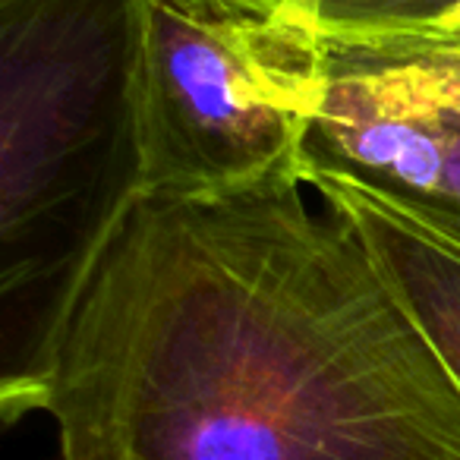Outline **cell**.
I'll list each match as a JSON object with an SVG mask.
<instances>
[{
    "label": "cell",
    "instance_id": "obj_5",
    "mask_svg": "<svg viewBox=\"0 0 460 460\" xmlns=\"http://www.w3.org/2000/svg\"><path fill=\"white\" fill-rule=\"evenodd\" d=\"M300 177L357 227L366 250L460 388V250L357 180L300 164Z\"/></svg>",
    "mask_w": 460,
    "mask_h": 460
},
{
    "label": "cell",
    "instance_id": "obj_3",
    "mask_svg": "<svg viewBox=\"0 0 460 460\" xmlns=\"http://www.w3.org/2000/svg\"><path fill=\"white\" fill-rule=\"evenodd\" d=\"M315 102L309 35L217 0H142V196L300 171Z\"/></svg>",
    "mask_w": 460,
    "mask_h": 460
},
{
    "label": "cell",
    "instance_id": "obj_4",
    "mask_svg": "<svg viewBox=\"0 0 460 460\" xmlns=\"http://www.w3.org/2000/svg\"><path fill=\"white\" fill-rule=\"evenodd\" d=\"M309 41L319 102L303 164L357 180L460 250V48Z\"/></svg>",
    "mask_w": 460,
    "mask_h": 460
},
{
    "label": "cell",
    "instance_id": "obj_1",
    "mask_svg": "<svg viewBox=\"0 0 460 460\" xmlns=\"http://www.w3.org/2000/svg\"><path fill=\"white\" fill-rule=\"evenodd\" d=\"M300 171L139 196L4 413L64 460H460V388Z\"/></svg>",
    "mask_w": 460,
    "mask_h": 460
},
{
    "label": "cell",
    "instance_id": "obj_2",
    "mask_svg": "<svg viewBox=\"0 0 460 460\" xmlns=\"http://www.w3.org/2000/svg\"><path fill=\"white\" fill-rule=\"evenodd\" d=\"M142 0H0V300L20 372L142 196Z\"/></svg>",
    "mask_w": 460,
    "mask_h": 460
},
{
    "label": "cell",
    "instance_id": "obj_6",
    "mask_svg": "<svg viewBox=\"0 0 460 460\" xmlns=\"http://www.w3.org/2000/svg\"><path fill=\"white\" fill-rule=\"evenodd\" d=\"M445 48H451V45H445Z\"/></svg>",
    "mask_w": 460,
    "mask_h": 460
}]
</instances>
